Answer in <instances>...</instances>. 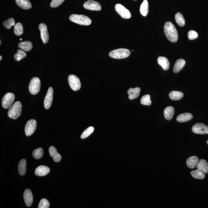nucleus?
Masks as SVG:
<instances>
[{"mask_svg": "<svg viewBox=\"0 0 208 208\" xmlns=\"http://www.w3.org/2000/svg\"><path fill=\"white\" fill-rule=\"evenodd\" d=\"M164 32L168 40L172 43L177 41L178 34L175 26L170 22H167L164 26Z\"/></svg>", "mask_w": 208, "mask_h": 208, "instance_id": "obj_1", "label": "nucleus"}, {"mask_svg": "<svg viewBox=\"0 0 208 208\" xmlns=\"http://www.w3.org/2000/svg\"><path fill=\"white\" fill-rule=\"evenodd\" d=\"M22 104L19 101L15 102L9 108L8 112V116L10 119H16L21 114L22 111Z\"/></svg>", "mask_w": 208, "mask_h": 208, "instance_id": "obj_2", "label": "nucleus"}, {"mask_svg": "<svg viewBox=\"0 0 208 208\" xmlns=\"http://www.w3.org/2000/svg\"><path fill=\"white\" fill-rule=\"evenodd\" d=\"M69 19L73 22L81 25L89 26L92 23L90 19L83 15H71L69 17Z\"/></svg>", "mask_w": 208, "mask_h": 208, "instance_id": "obj_3", "label": "nucleus"}, {"mask_svg": "<svg viewBox=\"0 0 208 208\" xmlns=\"http://www.w3.org/2000/svg\"><path fill=\"white\" fill-rule=\"evenodd\" d=\"M130 52L128 49L120 48L112 51L109 54L111 58L122 59L127 58L130 55Z\"/></svg>", "mask_w": 208, "mask_h": 208, "instance_id": "obj_4", "label": "nucleus"}, {"mask_svg": "<svg viewBox=\"0 0 208 208\" xmlns=\"http://www.w3.org/2000/svg\"><path fill=\"white\" fill-rule=\"evenodd\" d=\"M41 88V82L38 77H34L31 80L29 86V92L33 95L38 94Z\"/></svg>", "mask_w": 208, "mask_h": 208, "instance_id": "obj_5", "label": "nucleus"}, {"mask_svg": "<svg viewBox=\"0 0 208 208\" xmlns=\"http://www.w3.org/2000/svg\"><path fill=\"white\" fill-rule=\"evenodd\" d=\"M68 80L69 86L73 90L77 91L80 89L81 83L80 79L77 76L71 74L68 77Z\"/></svg>", "mask_w": 208, "mask_h": 208, "instance_id": "obj_6", "label": "nucleus"}, {"mask_svg": "<svg viewBox=\"0 0 208 208\" xmlns=\"http://www.w3.org/2000/svg\"><path fill=\"white\" fill-rule=\"evenodd\" d=\"M115 9L122 18L128 19L131 17V12L122 4H116L115 6Z\"/></svg>", "mask_w": 208, "mask_h": 208, "instance_id": "obj_7", "label": "nucleus"}, {"mask_svg": "<svg viewBox=\"0 0 208 208\" xmlns=\"http://www.w3.org/2000/svg\"><path fill=\"white\" fill-rule=\"evenodd\" d=\"M15 99V95L11 93H8L4 96L2 101V106L5 109L10 108Z\"/></svg>", "mask_w": 208, "mask_h": 208, "instance_id": "obj_8", "label": "nucleus"}, {"mask_svg": "<svg viewBox=\"0 0 208 208\" xmlns=\"http://www.w3.org/2000/svg\"><path fill=\"white\" fill-rule=\"evenodd\" d=\"M36 121L34 119L28 121L25 127V132L26 136H30L33 134L36 130Z\"/></svg>", "mask_w": 208, "mask_h": 208, "instance_id": "obj_9", "label": "nucleus"}, {"mask_svg": "<svg viewBox=\"0 0 208 208\" xmlns=\"http://www.w3.org/2000/svg\"><path fill=\"white\" fill-rule=\"evenodd\" d=\"M192 131L195 134H208V127L203 123H197L192 127Z\"/></svg>", "mask_w": 208, "mask_h": 208, "instance_id": "obj_10", "label": "nucleus"}, {"mask_svg": "<svg viewBox=\"0 0 208 208\" xmlns=\"http://www.w3.org/2000/svg\"><path fill=\"white\" fill-rule=\"evenodd\" d=\"M85 9L91 10L100 11L102 9L101 5L94 0H88L83 4Z\"/></svg>", "mask_w": 208, "mask_h": 208, "instance_id": "obj_11", "label": "nucleus"}, {"mask_svg": "<svg viewBox=\"0 0 208 208\" xmlns=\"http://www.w3.org/2000/svg\"><path fill=\"white\" fill-rule=\"evenodd\" d=\"M53 97V89L52 87H50L48 90L47 94L45 97L44 106L46 109H48L52 106Z\"/></svg>", "mask_w": 208, "mask_h": 208, "instance_id": "obj_12", "label": "nucleus"}, {"mask_svg": "<svg viewBox=\"0 0 208 208\" xmlns=\"http://www.w3.org/2000/svg\"><path fill=\"white\" fill-rule=\"evenodd\" d=\"M39 29L41 32V36L44 44L47 43L49 41V34L47 26L44 23H41L39 25Z\"/></svg>", "mask_w": 208, "mask_h": 208, "instance_id": "obj_13", "label": "nucleus"}, {"mask_svg": "<svg viewBox=\"0 0 208 208\" xmlns=\"http://www.w3.org/2000/svg\"><path fill=\"white\" fill-rule=\"evenodd\" d=\"M24 198L25 202L27 207H30L33 202V195L29 189H26L24 193Z\"/></svg>", "mask_w": 208, "mask_h": 208, "instance_id": "obj_14", "label": "nucleus"}, {"mask_svg": "<svg viewBox=\"0 0 208 208\" xmlns=\"http://www.w3.org/2000/svg\"><path fill=\"white\" fill-rule=\"evenodd\" d=\"M50 169L47 166H40L35 169V174L38 176H44L47 175L50 172Z\"/></svg>", "mask_w": 208, "mask_h": 208, "instance_id": "obj_15", "label": "nucleus"}, {"mask_svg": "<svg viewBox=\"0 0 208 208\" xmlns=\"http://www.w3.org/2000/svg\"><path fill=\"white\" fill-rule=\"evenodd\" d=\"M199 161V160L198 157L193 156L188 158L186 161V164L189 168L193 169L197 167Z\"/></svg>", "mask_w": 208, "mask_h": 208, "instance_id": "obj_16", "label": "nucleus"}, {"mask_svg": "<svg viewBox=\"0 0 208 208\" xmlns=\"http://www.w3.org/2000/svg\"><path fill=\"white\" fill-rule=\"evenodd\" d=\"M49 153L51 156L52 157L53 160L56 162H59L61 159V156L60 153H57L56 148L53 146L49 148Z\"/></svg>", "mask_w": 208, "mask_h": 208, "instance_id": "obj_17", "label": "nucleus"}, {"mask_svg": "<svg viewBox=\"0 0 208 208\" xmlns=\"http://www.w3.org/2000/svg\"><path fill=\"white\" fill-rule=\"evenodd\" d=\"M140 89L139 87L135 88H130L128 91V98L130 100L137 98L140 94Z\"/></svg>", "mask_w": 208, "mask_h": 208, "instance_id": "obj_18", "label": "nucleus"}, {"mask_svg": "<svg viewBox=\"0 0 208 208\" xmlns=\"http://www.w3.org/2000/svg\"><path fill=\"white\" fill-rule=\"evenodd\" d=\"M193 115L190 113H182L179 115L177 118V120L179 123H184L190 121L193 118Z\"/></svg>", "mask_w": 208, "mask_h": 208, "instance_id": "obj_19", "label": "nucleus"}, {"mask_svg": "<svg viewBox=\"0 0 208 208\" xmlns=\"http://www.w3.org/2000/svg\"><path fill=\"white\" fill-rule=\"evenodd\" d=\"M157 61L158 64L164 70H167L170 66V63L166 57L160 56L158 57Z\"/></svg>", "mask_w": 208, "mask_h": 208, "instance_id": "obj_20", "label": "nucleus"}, {"mask_svg": "<svg viewBox=\"0 0 208 208\" xmlns=\"http://www.w3.org/2000/svg\"><path fill=\"white\" fill-rule=\"evenodd\" d=\"M174 108L172 106L166 107L164 111V116L165 119L167 120H170L173 117L174 113Z\"/></svg>", "mask_w": 208, "mask_h": 208, "instance_id": "obj_21", "label": "nucleus"}, {"mask_svg": "<svg viewBox=\"0 0 208 208\" xmlns=\"http://www.w3.org/2000/svg\"><path fill=\"white\" fill-rule=\"evenodd\" d=\"M185 61L183 59H178L175 62L173 68L174 73H177L181 70L185 65Z\"/></svg>", "mask_w": 208, "mask_h": 208, "instance_id": "obj_22", "label": "nucleus"}, {"mask_svg": "<svg viewBox=\"0 0 208 208\" xmlns=\"http://www.w3.org/2000/svg\"><path fill=\"white\" fill-rule=\"evenodd\" d=\"M197 168L204 173H207L208 172V164L207 161L204 159H201L199 160Z\"/></svg>", "mask_w": 208, "mask_h": 208, "instance_id": "obj_23", "label": "nucleus"}, {"mask_svg": "<svg viewBox=\"0 0 208 208\" xmlns=\"http://www.w3.org/2000/svg\"><path fill=\"white\" fill-rule=\"evenodd\" d=\"M16 4L21 8L24 9H30L32 5L29 0H15Z\"/></svg>", "mask_w": 208, "mask_h": 208, "instance_id": "obj_24", "label": "nucleus"}, {"mask_svg": "<svg viewBox=\"0 0 208 208\" xmlns=\"http://www.w3.org/2000/svg\"><path fill=\"white\" fill-rule=\"evenodd\" d=\"M18 46L22 50L26 52H29L32 49V44L31 41H25L20 43L19 44Z\"/></svg>", "mask_w": 208, "mask_h": 208, "instance_id": "obj_25", "label": "nucleus"}, {"mask_svg": "<svg viewBox=\"0 0 208 208\" xmlns=\"http://www.w3.org/2000/svg\"><path fill=\"white\" fill-rule=\"evenodd\" d=\"M26 171V161L25 159H22L19 161L18 165V172L21 176H24Z\"/></svg>", "mask_w": 208, "mask_h": 208, "instance_id": "obj_26", "label": "nucleus"}, {"mask_svg": "<svg viewBox=\"0 0 208 208\" xmlns=\"http://www.w3.org/2000/svg\"><path fill=\"white\" fill-rule=\"evenodd\" d=\"M169 97L172 100H181L184 97V94L178 91H172L169 93Z\"/></svg>", "mask_w": 208, "mask_h": 208, "instance_id": "obj_27", "label": "nucleus"}, {"mask_svg": "<svg viewBox=\"0 0 208 208\" xmlns=\"http://www.w3.org/2000/svg\"><path fill=\"white\" fill-rule=\"evenodd\" d=\"M140 12L143 16H146L148 12V4L147 0H144L141 4L140 7Z\"/></svg>", "mask_w": 208, "mask_h": 208, "instance_id": "obj_28", "label": "nucleus"}, {"mask_svg": "<svg viewBox=\"0 0 208 208\" xmlns=\"http://www.w3.org/2000/svg\"><path fill=\"white\" fill-rule=\"evenodd\" d=\"M175 20L177 24L180 26H184L185 25V20L182 14L178 12L175 15Z\"/></svg>", "mask_w": 208, "mask_h": 208, "instance_id": "obj_29", "label": "nucleus"}, {"mask_svg": "<svg viewBox=\"0 0 208 208\" xmlns=\"http://www.w3.org/2000/svg\"><path fill=\"white\" fill-rule=\"evenodd\" d=\"M191 175L193 177L198 179H203L205 178V175L204 173L199 170L192 171L191 172Z\"/></svg>", "mask_w": 208, "mask_h": 208, "instance_id": "obj_30", "label": "nucleus"}, {"mask_svg": "<svg viewBox=\"0 0 208 208\" xmlns=\"http://www.w3.org/2000/svg\"><path fill=\"white\" fill-rule=\"evenodd\" d=\"M14 32L17 36H20L23 33V28L22 24L21 23H17L15 27Z\"/></svg>", "mask_w": 208, "mask_h": 208, "instance_id": "obj_31", "label": "nucleus"}, {"mask_svg": "<svg viewBox=\"0 0 208 208\" xmlns=\"http://www.w3.org/2000/svg\"><path fill=\"white\" fill-rule=\"evenodd\" d=\"M27 56V54L24 51L22 50H18V53L15 54L14 56L15 60L17 61H19L20 60H22L24 57H25Z\"/></svg>", "mask_w": 208, "mask_h": 208, "instance_id": "obj_32", "label": "nucleus"}, {"mask_svg": "<svg viewBox=\"0 0 208 208\" xmlns=\"http://www.w3.org/2000/svg\"><path fill=\"white\" fill-rule=\"evenodd\" d=\"M43 155V150L42 148H40L34 150L32 153V156L36 159H40L42 157Z\"/></svg>", "mask_w": 208, "mask_h": 208, "instance_id": "obj_33", "label": "nucleus"}, {"mask_svg": "<svg viewBox=\"0 0 208 208\" xmlns=\"http://www.w3.org/2000/svg\"><path fill=\"white\" fill-rule=\"evenodd\" d=\"M94 131V127H89L85 130V131L82 133L81 136L82 139H85L89 136L90 135H91L93 133Z\"/></svg>", "mask_w": 208, "mask_h": 208, "instance_id": "obj_34", "label": "nucleus"}, {"mask_svg": "<svg viewBox=\"0 0 208 208\" xmlns=\"http://www.w3.org/2000/svg\"><path fill=\"white\" fill-rule=\"evenodd\" d=\"M141 103L143 105L150 106L151 105L152 102L150 100V96L149 94L144 95L142 98L140 100Z\"/></svg>", "mask_w": 208, "mask_h": 208, "instance_id": "obj_35", "label": "nucleus"}, {"mask_svg": "<svg viewBox=\"0 0 208 208\" xmlns=\"http://www.w3.org/2000/svg\"><path fill=\"white\" fill-rule=\"evenodd\" d=\"M15 22L13 18H10L3 23L4 27L7 29H10L11 26L15 25Z\"/></svg>", "mask_w": 208, "mask_h": 208, "instance_id": "obj_36", "label": "nucleus"}, {"mask_svg": "<svg viewBox=\"0 0 208 208\" xmlns=\"http://www.w3.org/2000/svg\"><path fill=\"white\" fill-rule=\"evenodd\" d=\"M50 206L49 202L45 198H43L39 204L38 208H49Z\"/></svg>", "mask_w": 208, "mask_h": 208, "instance_id": "obj_37", "label": "nucleus"}, {"mask_svg": "<svg viewBox=\"0 0 208 208\" xmlns=\"http://www.w3.org/2000/svg\"><path fill=\"white\" fill-rule=\"evenodd\" d=\"M188 38L189 40H194L198 38V33L195 31L190 30L188 32Z\"/></svg>", "mask_w": 208, "mask_h": 208, "instance_id": "obj_38", "label": "nucleus"}, {"mask_svg": "<svg viewBox=\"0 0 208 208\" xmlns=\"http://www.w3.org/2000/svg\"><path fill=\"white\" fill-rule=\"evenodd\" d=\"M64 0H52L50 6L52 8L58 7L64 2Z\"/></svg>", "mask_w": 208, "mask_h": 208, "instance_id": "obj_39", "label": "nucleus"}, {"mask_svg": "<svg viewBox=\"0 0 208 208\" xmlns=\"http://www.w3.org/2000/svg\"><path fill=\"white\" fill-rule=\"evenodd\" d=\"M2 59V56H0V60H1Z\"/></svg>", "mask_w": 208, "mask_h": 208, "instance_id": "obj_40", "label": "nucleus"}, {"mask_svg": "<svg viewBox=\"0 0 208 208\" xmlns=\"http://www.w3.org/2000/svg\"><path fill=\"white\" fill-rule=\"evenodd\" d=\"M20 41H22V38H20Z\"/></svg>", "mask_w": 208, "mask_h": 208, "instance_id": "obj_41", "label": "nucleus"}, {"mask_svg": "<svg viewBox=\"0 0 208 208\" xmlns=\"http://www.w3.org/2000/svg\"><path fill=\"white\" fill-rule=\"evenodd\" d=\"M1 41H0V44L1 45Z\"/></svg>", "mask_w": 208, "mask_h": 208, "instance_id": "obj_42", "label": "nucleus"}, {"mask_svg": "<svg viewBox=\"0 0 208 208\" xmlns=\"http://www.w3.org/2000/svg\"><path fill=\"white\" fill-rule=\"evenodd\" d=\"M207 145H208V140L207 141Z\"/></svg>", "mask_w": 208, "mask_h": 208, "instance_id": "obj_43", "label": "nucleus"}, {"mask_svg": "<svg viewBox=\"0 0 208 208\" xmlns=\"http://www.w3.org/2000/svg\"><path fill=\"white\" fill-rule=\"evenodd\" d=\"M134 1H136V0H134Z\"/></svg>", "mask_w": 208, "mask_h": 208, "instance_id": "obj_44", "label": "nucleus"}]
</instances>
